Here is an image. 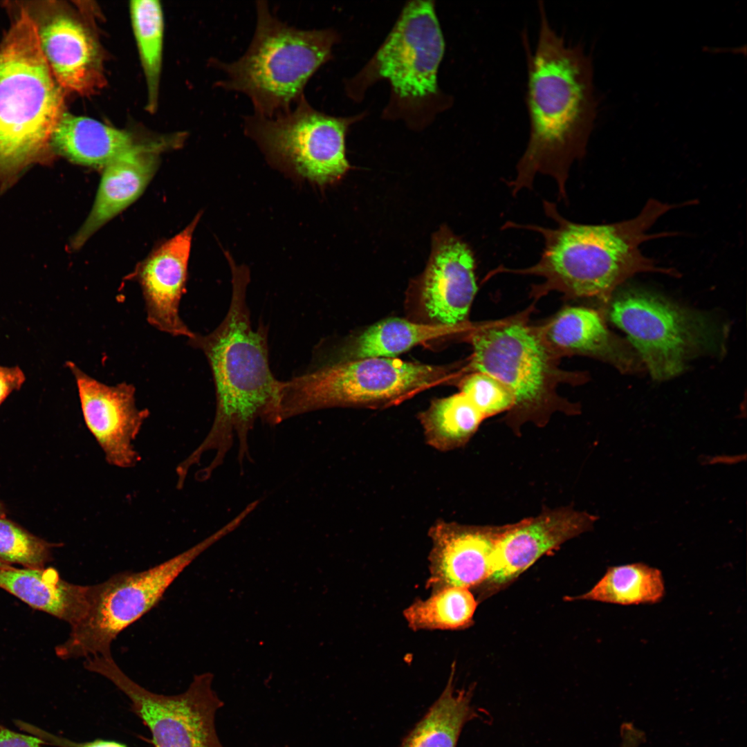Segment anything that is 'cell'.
Returning <instances> with one entry per match:
<instances>
[{
  "label": "cell",
  "mask_w": 747,
  "mask_h": 747,
  "mask_svg": "<svg viewBox=\"0 0 747 747\" xmlns=\"http://www.w3.org/2000/svg\"><path fill=\"white\" fill-rule=\"evenodd\" d=\"M540 29L533 52L526 46V102L530 131L527 146L508 182L515 196L532 189L541 174L557 183L560 200H567L572 163L586 154L597 115L593 64L581 44H567L539 5Z\"/></svg>",
  "instance_id": "1"
},
{
  "label": "cell",
  "mask_w": 747,
  "mask_h": 747,
  "mask_svg": "<svg viewBox=\"0 0 747 747\" xmlns=\"http://www.w3.org/2000/svg\"><path fill=\"white\" fill-rule=\"evenodd\" d=\"M232 270V293L228 313L211 333H194L188 344L201 350L210 367L215 387L216 412L212 426L201 445L182 465L190 469L208 450L216 455L203 472L210 476L230 449L234 432L239 437L240 464L250 459L248 435L257 419L270 425L280 422L281 382L269 365L268 327L261 322L255 329L246 304L250 275L247 267L237 266L226 252Z\"/></svg>",
  "instance_id": "2"
},
{
  "label": "cell",
  "mask_w": 747,
  "mask_h": 747,
  "mask_svg": "<svg viewBox=\"0 0 747 747\" xmlns=\"http://www.w3.org/2000/svg\"><path fill=\"white\" fill-rule=\"evenodd\" d=\"M543 207L546 216L555 221L554 228L511 221L503 227L541 234L544 246L538 261L524 268L498 266L488 277L499 273L534 275L543 279L542 283L532 286L531 295L535 299L557 291L566 299L592 298L607 304L615 289L635 274L673 272L656 266L642 253L640 246L649 239L670 235L647 232L659 217L679 205L650 199L634 218L606 225L570 221L548 201H543Z\"/></svg>",
  "instance_id": "3"
},
{
  "label": "cell",
  "mask_w": 747,
  "mask_h": 747,
  "mask_svg": "<svg viewBox=\"0 0 747 747\" xmlns=\"http://www.w3.org/2000/svg\"><path fill=\"white\" fill-rule=\"evenodd\" d=\"M64 109V90L42 51L38 25L22 8L0 46V189L44 160Z\"/></svg>",
  "instance_id": "4"
},
{
  "label": "cell",
  "mask_w": 747,
  "mask_h": 747,
  "mask_svg": "<svg viewBox=\"0 0 747 747\" xmlns=\"http://www.w3.org/2000/svg\"><path fill=\"white\" fill-rule=\"evenodd\" d=\"M472 348L471 371L489 374L501 381L514 398L505 421L515 432L531 422L544 426L555 412L575 415L580 406L560 396V385H580L584 371H568L548 347L537 326L521 314L472 324L467 333Z\"/></svg>",
  "instance_id": "5"
},
{
  "label": "cell",
  "mask_w": 747,
  "mask_h": 747,
  "mask_svg": "<svg viewBox=\"0 0 747 747\" xmlns=\"http://www.w3.org/2000/svg\"><path fill=\"white\" fill-rule=\"evenodd\" d=\"M444 52L433 1L408 2L376 53L346 83L347 93L360 100L368 87L386 80L391 97L384 116L402 119L409 127H425L450 104L438 84Z\"/></svg>",
  "instance_id": "6"
},
{
  "label": "cell",
  "mask_w": 747,
  "mask_h": 747,
  "mask_svg": "<svg viewBox=\"0 0 747 747\" xmlns=\"http://www.w3.org/2000/svg\"><path fill=\"white\" fill-rule=\"evenodd\" d=\"M257 24L250 45L237 60L215 61L225 77L218 84L250 99L254 113L274 118L292 109L317 69L332 58L340 40L331 28L302 30L274 16L267 2H256Z\"/></svg>",
  "instance_id": "7"
},
{
  "label": "cell",
  "mask_w": 747,
  "mask_h": 747,
  "mask_svg": "<svg viewBox=\"0 0 747 747\" xmlns=\"http://www.w3.org/2000/svg\"><path fill=\"white\" fill-rule=\"evenodd\" d=\"M452 374L448 366L396 358L339 361L314 357L303 373L281 382L280 421L329 407H387L447 380Z\"/></svg>",
  "instance_id": "8"
},
{
  "label": "cell",
  "mask_w": 747,
  "mask_h": 747,
  "mask_svg": "<svg viewBox=\"0 0 747 747\" xmlns=\"http://www.w3.org/2000/svg\"><path fill=\"white\" fill-rule=\"evenodd\" d=\"M228 522L210 536L148 569L123 571L91 585L86 616L71 627L65 642L55 647L62 659L111 655L120 633L154 608L178 575L203 552L234 531Z\"/></svg>",
  "instance_id": "9"
},
{
  "label": "cell",
  "mask_w": 747,
  "mask_h": 747,
  "mask_svg": "<svg viewBox=\"0 0 747 747\" xmlns=\"http://www.w3.org/2000/svg\"><path fill=\"white\" fill-rule=\"evenodd\" d=\"M609 320L657 380L682 373L701 353L718 349L719 333L708 316L640 290H627L608 302Z\"/></svg>",
  "instance_id": "10"
},
{
  "label": "cell",
  "mask_w": 747,
  "mask_h": 747,
  "mask_svg": "<svg viewBox=\"0 0 747 747\" xmlns=\"http://www.w3.org/2000/svg\"><path fill=\"white\" fill-rule=\"evenodd\" d=\"M362 117L326 114L303 96L290 111L274 118L255 113L244 117L243 129L271 163L323 185L336 181L349 169L346 133Z\"/></svg>",
  "instance_id": "11"
},
{
  "label": "cell",
  "mask_w": 747,
  "mask_h": 747,
  "mask_svg": "<svg viewBox=\"0 0 747 747\" xmlns=\"http://www.w3.org/2000/svg\"><path fill=\"white\" fill-rule=\"evenodd\" d=\"M84 667L107 679L127 697L132 712L150 731L154 747H224L215 723L224 702L212 688V673L196 674L185 691L165 695L131 679L112 655L88 657Z\"/></svg>",
  "instance_id": "12"
},
{
  "label": "cell",
  "mask_w": 747,
  "mask_h": 747,
  "mask_svg": "<svg viewBox=\"0 0 747 747\" xmlns=\"http://www.w3.org/2000/svg\"><path fill=\"white\" fill-rule=\"evenodd\" d=\"M66 365L75 380L84 422L106 461L121 468L133 467L140 460L133 442L149 414L147 409L137 408L134 386L127 382L107 385L74 362Z\"/></svg>",
  "instance_id": "13"
},
{
  "label": "cell",
  "mask_w": 747,
  "mask_h": 747,
  "mask_svg": "<svg viewBox=\"0 0 747 747\" xmlns=\"http://www.w3.org/2000/svg\"><path fill=\"white\" fill-rule=\"evenodd\" d=\"M474 254L448 228L434 236L432 252L419 281V299L430 323L470 324L469 312L477 291Z\"/></svg>",
  "instance_id": "14"
},
{
  "label": "cell",
  "mask_w": 747,
  "mask_h": 747,
  "mask_svg": "<svg viewBox=\"0 0 747 747\" xmlns=\"http://www.w3.org/2000/svg\"><path fill=\"white\" fill-rule=\"evenodd\" d=\"M597 519L568 506L544 509L536 517L508 524L496 542L488 581L495 587L511 581L543 555L591 530Z\"/></svg>",
  "instance_id": "15"
},
{
  "label": "cell",
  "mask_w": 747,
  "mask_h": 747,
  "mask_svg": "<svg viewBox=\"0 0 747 747\" xmlns=\"http://www.w3.org/2000/svg\"><path fill=\"white\" fill-rule=\"evenodd\" d=\"M507 526L436 520L428 531L432 547L427 588L432 592L449 587L470 589L487 581L492 573L496 542Z\"/></svg>",
  "instance_id": "16"
},
{
  "label": "cell",
  "mask_w": 747,
  "mask_h": 747,
  "mask_svg": "<svg viewBox=\"0 0 747 747\" xmlns=\"http://www.w3.org/2000/svg\"><path fill=\"white\" fill-rule=\"evenodd\" d=\"M38 35L42 51L63 90L90 95L105 86L103 50L83 17L59 11L38 26Z\"/></svg>",
  "instance_id": "17"
},
{
  "label": "cell",
  "mask_w": 747,
  "mask_h": 747,
  "mask_svg": "<svg viewBox=\"0 0 747 747\" xmlns=\"http://www.w3.org/2000/svg\"><path fill=\"white\" fill-rule=\"evenodd\" d=\"M200 214L183 231L155 250L140 266L136 278L145 299L147 320L173 336L192 337L179 315L185 293L193 232Z\"/></svg>",
  "instance_id": "18"
},
{
  "label": "cell",
  "mask_w": 747,
  "mask_h": 747,
  "mask_svg": "<svg viewBox=\"0 0 747 747\" xmlns=\"http://www.w3.org/2000/svg\"><path fill=\"white\" fill-rule=\"evenodd\" d=\"M537 326L548 347L560 359L590 357L625 373L640 371L643 367L631 345L610 331L602 314L593 308L566 306Z\"/></svg>",
  "instance_id": "19"
},
{
  "label": "cell",
  "mask_w": 747,
  "mask_h": 747,
  "mask_svg": "<svg viewBox=\"0 0 747 747\" xmlns=\"http://www.w3.org/2000/svg\"><path fill=\"white\" fill-rule=\"evenodd\" d=\"M167 144H141L104 167L93 208L72 241L74 249L141 195L156 170L158 154Z\"/></svg>",
  "instance_id": "20"
},
{
  "label": "cell",
  "mask_w": 747,
  "mask_h": 747,
  "mask_svg": "<svg viewBox=\"0 0 747 747\" xmlns=\"http://www.w3.org/2000/svg\"><path fill=\"white\" fill-rule=\"evenodd\" d=\"M0 588L71 627L80 622L90 608L91 585L69 582L51 567L0 569Z\"/></svg>",
  "instance_id": "21"
},
{
  "label": "cell",
  "mask_w": 747,
  "mask_h": 747,
  "mask_svg": "<svg viewBox=\"0 0 747 747\" xmlns=\"http://www.w3.org/2000/svg\"><path fill=\"white\" fill-rule=\"evenodd\" d=\"M140 145L131 132L66 112L50 140L51 149L72 162L103 167Z\"/></svg>",
  "instance_id": "22"
},
{
  "label": "cell",
  "mask_w": 747,
  "mask_h": 747,
  "mask_svg": "<svg viewBox=\"0 0 747 747\" xmlns=\"http://www.w3.org/2000/svg\"><path fill=\"white\" fill-rule=\"evenodd\" d=\"M472 325V323L463 326H448L389 317L376 322L350 338L331 358L349 361L369 358H396L429 340L468 333Z\"/></svg>",
  "instance_id": "23"
},
{
  "label": "cell",
  "mask_w": 747,
  "mask_h": 747,
  "mask_svg": "<svg viewBox=\"0 0 747 747\" xmlns=\"http://www.w3.org/2000/svg\"><path fill=\"white\" fill-rule=\"evenodd\" d=\"M665 594L662 571L643 562H634L608 567L589 591L569 600L630 606L658 603Z\"/></svg>",
  "instance_id": "24"
},
{
  "label": "cell",
  "mask_w": 747,
  "mask_h": 747,
  "mask_svg": "<svg viewBox=\"0 0 747 747\" xmlns=\"http://www.w3.org/2000/svg\"><path fill=\"white\" fill-rule=\"evenodd\" d=\"M454 665L447 685L401 747H456L463 725L473 714L472 690H455Z\"/></svg>",
  "instance_id": "25"
},
{
  "label": "cell",
  "mask_w": 747,
  "mask_h": 747,
  "mask_svg": "<svg viewBox=\"0 0 747 747\" xmlns=\"http://www.w3.org/2000/svg\"><path fill=\"white\" fill-rule=\"evenodd\" d=\"M484 419L460 391L433 400L427 409L418 415L426 443L441 452L465 445Z\"/></svg>",
  "instance_id": "26"
},
{
  "label": "cell",
  "mask_w": 747,
  "mask_h": 747,
  "mask_svg": "<svg viewBox=\"0 0 747 747\" xmlns=\"http://www.w3.org/2000/svg\"><path fill=\"white\" fill-rule=\"evenodd\" d=\"M130 17L147 87V108L156 110L163 62L164 16L158 1H132Z\"/></svg>",
  "instance_id": "27"
},
{
  "label": "cell",
  "mask_w": 747,
  "mask_h": 747,
  "mask_svg": "<svg viewBox=\"0 0 747 747\" xmlns=\"http://www.w3.org/2000/svg\"><path fill=\"white\" fill-rule=\"evenodd\" d=\"M477 605L470 589L449 587L432 592L426 600H416L404 611V617L414 631L463 629L471 625Z\"/></svg>",
  "instance_id": "28"
},
{
  "label": "cell",
  "mask_w": 747,
  "mask_h": 747,
  "mask_svg": "<svg viewBox=\"0 0 747 747\" xmlns=\"http://www.w3.org/2000/svg\"><path fill=\"white\" fill-rule=\"evenodd\" d=\"M56 544L46 542L19 525L0 517V561L24 568H44Z\"/></svg>",
  "instance_id": "29"
},
{
  "label": "cell",
  "mask_w": 747,
  "mask_h": 747,
  "mask_svg": "<svg viewBox=\"0 0 747 747\" xmlns=\"http://www.w3.org/2000/svg\"><path fill=\"white\" fill-rule=\"evenodd\" d=\"M463 393L485 418L508 412L513 406L514 398L509 389L495 376L483 372L471 371L459 382Z\"/></svg>",
  "instance_id": "30"
},
{
  "label": "cell",
  "mask_w": 747,
  "mask_h": 747,
  "mask_svg": "<svg viewBox=\"0 0 747 747\" xmlns=\"http://www.w3.org/2000/svg\"><path fill=\"white\" fill-rule=\"evenodd\" d=\"M15 724L19 729L30 735L39 738L46 745L57 747H128L126 744L114 740L95 739L86 741H75L69 739L53 735L34 725L17 720Z\"/></svg>",
  "instance_id": "31"
},
{
  "label": "cell",
  "mask_w": 747,
  "mask_h": 747,
  "mask_svg": "<svg viewBox=\"0 0 747 747\" xmlns=\"http://www.w3.org/2000/svg\"><path fill=\"white\" fill-rule=\"evenodd\" d=\"M26 380V375L19 366L0 365V406L12 393L22 387Z\"/></svg>",
  "instance_id": "32"
},
{
  "label": "cell",
  "mask_w": 747,
  "mask_h": 747,
  "mask_svg": "<svg viewBox=\"0 0 747 747\" xmlns=\"http://www.w3.org/2000/svg\"><path fill=\"white\" fill-rule=\"evenodd\" d=\"M39 738L13 731L0 724V747H44Z\"/></svg>",
  "instance_id": "33"
},
{
  "label": "cell",
  "mask_w": 747,
  "mask_h": 747,
  "mask_svg": "<svg viewBox=\"0 0 747 747\" xmlns=\"http://www.w3.org/2000/svg\"><path fill=\"white\" fill-rule=\"evenodd\" d=\"M643 739V732L631 723L626 722L621 726L619 747H638Z\"/></svg>",
  "instance_id": "34"
},
{
  "label": "cell",
  "mask_w": 747,
  "mask_h": 747,
  "mask_svg": "<svg viewBox=\"0 0 747 747\" xmlns=\"http://www.w3.org/2000/svg\"><path fill=\"white\" fill-rule=\"evenodd\" d=\"M5 507L3 504L0 501V517H5Z\"/></svg>",
  "instance_id": "35"
},
{
  "label": "cell",
  "mask_w": 747,
  "mask_h": 747,
  "mask_svg": "<svg viewBox=\"0 0 747 747\" xmlns=\"http://www.w3.org/2000/svg\"><path fill=\"white\" fill-rule=\"evenodd\" d=\"M10 567H12V566H11V565H9V564H6V563H4V562H3L0 561V569H8V568H10Z\"/></svg>",
  "instance_id": "36"
},
{
  "label": "cell",
  "mask_w": 747,
  "mask_h": 747,
  "mask_svg": "<svg viewBox=\"0 0 747 747\" xmlns=\"http://www.w3.org/2000/svg\"><path fill=\"white\" fill-rule=\"evenodd\" d=\"M286 747H288V746H286Z\"/></svg>",
  "instance_id": "37"
}]
</instances>
